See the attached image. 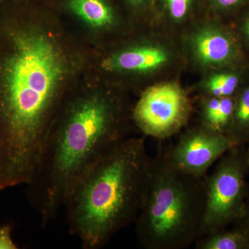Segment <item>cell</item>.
Listing matches in <instances>:
<instances>
[{
  "label": "cell",
  "mask_w": 249,
  "mask_h": 249,
  "mask_svg": "<svg viewBox=\"0 0 249 249\" xmlns=\"http://www.w3.org/2000/svg\"><path fill=\"white\" fill-rule=\"evenodd\" d=\"M0 50V189L30 182L56 105L63 65L42 35L9 26Z\"/></svg>",
  "instance_id": "obj_1"
},
{
  "label": "cell",
  "mask_w": 249,
  "mask_h": 249,
  "mask_svg": "<svg viewBox=\"0 0 249 249\" xmlns=\"http://www.w3.org/2000/svg\"><path fill=\"white\" fill-rule=\"evenodd\" d=\"M119 96L94 93L76 99L52 124L29 186V197L43 227L56 219L72 186L127 137Z\"/></svg>",
  "instance_id": "obj_2"
},
{
  "label": "cell",
  "mask_w": 249,
  "mask_h": 249,
  "mask_svg": "<svg viewBox=\"0 0 249 249\" xmlns=\"http://www.w3.org/2000/svg\"><path fill=\"white\" fill-rule=\"evenodd\" d=\"M145 139L128 137L85 172L67 193L63 208L70 233L85 249L104 247L135 222L153 168Z\"/></svg>",
  "instance_id": "obj_3"
},
{
  "label": "cell",
  "mask_w": 249,
  "mask_h": 249,
  "mask_svg": "<svg viewBox=\"0 0 249 249\" xmlns=\"http://www.w3.org/2000/svg\"><path fill=\"white\" fill-rule=\"evenodd\" d=\"M204 178L177 169L163 155L154 160L146 196L135 221L147 249H184L199 240L206 206Z\"/></svg>",
  "instance_id": "obj_4"
},
{
  "label": "cell",
  "mask_w": 249,
  "mask_h": 249,
  "mask_svg": "<svg viewBox=\"0 0 249 249\" xmlns=\"http://www.w3.org/2000/svg\"><path fill=\"white\" fill-rule=\"evenodd\" d=\"M240 146L232 147L220 158L213 173L204 177L206 186V206L201 237L227 229L240 222L247 211V189L246 153Z\"/></svg>",
  "instance_id": "obj_5"
},
{
  "label": "cell",
  "mask_w": 249,
  "mask_h": 249,
  "mask_svg": "<svg viewBox=\"0 0 249 249\" xmlns=\"http://www.w3.org/2000/svg\"><path fill=\"white\" fill-rule=\"evenodd\" d=\"M150 37L137 45L118 51L103 62L105 70L116 73L143 77L151 85L173 80L185 59L179 36L157 27Z\"/></svg>",
  "instance_id": "obj_6"
},
{
  "label": "cell",
  "mask_w": 249,
  "mask_h": 249,
  "mask_svg": "<svg viewBox=\"0 0 249 249\" xmlns=\"http://www.w3.org/2000/svg\"><path fill=\"white\" fill-rule=\"evenodd\" d=\"M179 39L185 62L203 74L249 62L233 28L220 18H199Z\"/></svg>",
  "instance_id": "obj_7"
},
{
  "label": "cell",
  "mask_w": 249,
  "mask_h": 249,
  "mask_svg": "<svg viewBox=\"0 0 249 249\" xmlns=\"http://www.w3.org/2000/svg\"><path fill=\"white\" fill-rule=\"evenodd\" d=\"M191 111L188 91L177 80H168L142 90L132 116L145 135L165 139L183 129Z\"/></svg>",
  "instance_id": "obj_8"
},
{
  "label": "cell",
  "mask_w": 249,
  "mask_h": 249,
  "mask_svg": "<svg viewBox=\"0 0 249 249\" xmlns=\"http://www.w3.org/2000/svg\"><path fill=\"white\" fill-rule=\"evenodd\" d=\"M235 146L227 134L199 124L181 134L163 156L177 169L204 178L214 162Z\"/></svg>",
  "instance_id": "obj_9"
},
{
  "label": "cell",
  "mask_w": 249,
  "mask_h": 249,
  "mask_svg": "<svg viewBox=\"0 0 249 249\" xmlns=\"http://www.w3.org/2000/svg\"><path fill=\"white\" fill-rule=\"evenodd\" d=\"M203 0H155L153 13L155 24L179 36L199 19Z\"/></svg>",
  "instance_id": "obj_10"
},
{
  "label": "cell",
  "mask_w": 249,
  "mask_h": 249,
  "mask_svg": "<svg viewBox=\"0 0 249 249\" xmlns=\"http://www.w3.org/2000/svg\"><path fill=\"white\" fill-rule=\"evenodd\" d=\"M249 73V62L238 66L213 70L203 74L202 79L193 91L205 97H231L235 96Z\"/></svg>",
  "instance_id": "obj_11"
},
{
  "label": "cell",
  "mask_w": 249,
  "mask_h": 249,
  "mask_svg": "<svg viewBox=\"0 0 249 249\" xmlns=\"http://www.w3.org/2000/svg\"><path fill=\"white\" fill-rule=\"evenodd\" d=\"M235 98L205 97L199 101V124L227 134L231 124Z\"/></svg>",
  "instance_id": "obj_12"
},
{
  "label": "cell",
  "mask_w": 249,
  "mask_h": 249,
  "mask_svg": "<svg viewBox=\"0 0 249 249\" xmlns=\"http://www.w3.org/2000/svg\"><path fill=\"white\" fill-rule=\"evenodd\" d=\"M65 8L94 27H107L117 19L111 0H63Z\"/></svg>",
  "instance_id": "obj_13"
},
{
  "label": "cell",
  "mask_w": 249,
  "mask_h": 249,
  "mask_svg": "<svg viewBox=\"0 0 249 249\" xmlns=\"http://www.w3.org/2000/svg\"><path fill=\"white\" fill-rule=\"evenodd\" d=\"M235 106L227 135L235 146L249 143V73L235 96Z\"/></svg>",
  "instance_id": "obj_14"
},
{
  "label": "cell",
  "mask_w": 249,
  "mask_h": 249,
  "mask_svg": "<svg viewBox=\"0 0 249 249\" xmlns=\"http://www.w3.org/2000/svg\"><path fill=\"white\" fill-rule=\"evenodd\" d=\"M196 249H249V229L241 223L230 230L224 229L213 232L196 241Z\"/></svg>",
  "instance_id": "obj_15"
},
{
  "label": "cell",
  "mask_w": 249,
  "mask_h": 249,
  "mask_svg": "<svg viewBox=\"0 0 249 249\" xmlns=\"http://www.w3.org/2000/svg\"><path fill=\"white\" fill-rule=\"evenodd\" d=\"M206 16L223 19L249 6V0H203Z\"/></svg>",
  "instance_id": "obj_16"
},
{
  "label": "cell",
  "mask_w": 249,
  "mask_h": 249,
  "mask_svg": "<svg viewBox=\"0 0 249 249\" xmlns=\"http://www.w3.org/2000/svg\"><path fill=\"white\" fill-rule=\"evenodd\" d=\"M233 28L246 57L249 58V6L239 15Z\"/></svg>",
  "instance_id": "obj_17"
},
{
  "label": "cell",
  "mask_w": 249,
  "mask_h": 249,
  "mask_svg": "<svg viewBox=\"0 0 249 249\" xmlns=\"http://www.w3.org/2000/svg\"><path fill=\"white\" fill-rule=\"evenodd\" d=\"M123 2L132 11H148L152 14L155 0H123Z\"/></svg>",
  "instance_id": "obj_18"
},
{
  "label": "cell",
  "mask_w": 249,
  "mask_h": 249,
  "mask_svg": "<svg viewBox=\"0 0 249 249\" xmlns=\"http://www.w3.org/2000/svg\"><path fill=\"white\" fill-rule=\"evenodd\" d=\"M17 246L11 237V229L8 226L0 227V249H16Z\"/></svg>",
  "instance_id": "obj_19"
},
{
  "label": "cell",
  "mask_w": 249,
  "mask_h": 249,
  "mask_svg": "<svg viewBox=\"0 0 249 249\" xmlns=\"http://www.w3.org/2000/svg\"><path fill=\"white\" fill-rule=\"evenodd\" d=\"M240 222L242 223L249 229V201H247V211H246L245 216Z\"/></svg>",
  "instance_id": "obj_20"
},
{
  "label": "cell",
  "mask_w": 249,
  "mask_h": 249,
  "mask_svg": "<svg viewBox=\"0 0 249 249\" xmlns=\"http://www.w3.org/2000/svg\"><path fill=\"white\" fill-rule=\"evenodd\" d=\"M246 160H247V165H248L249 168V146L248 150H247V152H246Z\"/></svg>",
  "instance_id": "obj_21"
},
{
  "label": "cell",
  "mask_w": 249,
  "mask_h": 249,
  "mask_svg": "<svg viewBox=\"0 0 249 249\" xmlns=\"http://www.w3.org/2000/svg\"><path fill=\"white\" fill-rule=\"evenodd\" d=\"M0 1H1V0H0Z\"/></svg>",
  "instance_id": "obj_22"
}]
</instances>
